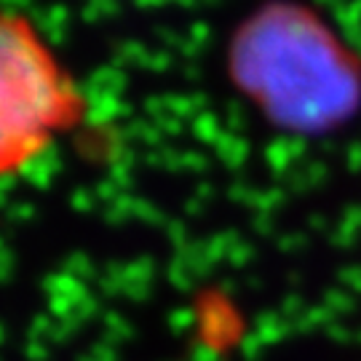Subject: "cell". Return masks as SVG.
<instances>
[{
  "label": "cell",
  "mask_w": 361,
  "mask_h": 361,
  "mask_svg": "<svg viewBox=\"0 0 361 361\" xmlns=\"http://www.w3.org/2000/svg\"><path fill=\"white\" fill-rule=\"evenodd\" d=\"M231 86L273 129L324 137L361 110V59L316 8L297 0L262 3L231 32Z\"/></svg>",
  "instance_id": "1"
},
{
  "label": "cell",
  "mask_w": 361,
  "mask_h": 361,
  "mask_svg": "<svg viewBox=\"0 0 361 361\" xmlns=\"http://www.w3.org/2000/svg\"><path fill=\"white\" fill-rule=\"evenodd\" d=\"M83 118L86 97L51 43L0 6V180L27 171Z\"/></svg>",
  "instance_id": "2"
}]
</instances>
